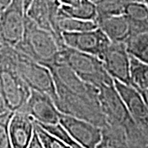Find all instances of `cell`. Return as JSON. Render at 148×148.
Masks as SVG:
<instances>
[{"label":"cell","instance_id":"6da1fadb","mask_svg":"<svg viewBox=\"0 0 148 148\" xmlns=\"http://www.w3.org/2000/svg\"><path fill=\"white\" fill-rule=\"evenodd\" d=\"M16 48L3 45L0 49V95L8 110H21L32 90L16 71Z\"/></svg>","mask_w":148,"mask_h":148},{"label":"cell","instance_id":"7a4b0ae2","mask_svg":"<svg viewBox=\"0 0 148 148\" xmlns=\"http://www.w3.org/2000/svg\"><path fill=\"white\" fill-rule=\"evenodd\" d=\"M64 45L52 33L38 27L27 16L23 36L15 48L34 61L49 68L60 59L61 47Z\"/></svg>","mask_w":148,"mask_h":148},{"label":"cell","instance_id":"3957f363","mask_svg":"<svg viewBox=\"0 0 148 148\" xmlns=\"http://www.w3.org/2000/svg\"><path fill=\"white\" fill-rule=\"evenodd\" d=\"M58 99L55 102L60 113L89 121L99 127L107 123L98 100V88L92 86L88 91H75L56 85Z\"/></svg>","mask_w":148,"mask_h":148},{"label":"cell","instance_id":"277c9868","mask_svg":"<svg viewBox=\"0 0 148 148\" xmlns=\"http://www.w3.org/2000/svg\"><path fill=\"white\" fill-rule=\"evenodd\" d=\"M60 58L81 79L96 88L114 82L106 72L99 57L81 52L64 45L61 47Z\"/></svg>","mask_w":148,"mask_h":148},{"label":"cell","instance_id":"5b68a950","mask_svg":"<svg viewBox=\"0 0 148 148\" xmlns=\"http://www.w3.org/2000/svg\"><path fill=\"white\" fill-rule=\"evenodd\" d=\"M16 51L15 66L22 79L31 90L47 94L55 103L58 99V95L51 70L46 66L34 61L17 49Z\"/></svg>","mask_w":148,"mask_h":148},{"label":"cell","instance_id":"8992f818","mask_svg":"<svg viewBox=\"0 0 148 148\" xmlns=\"http://www.w3.org/2000/svg\"><path fill=\"white\" fill-rule=\"evenodd\" d=\"M98 100L107 123L122 126L127 130L136 125L127 110L125 102L113 83L98 88Z\"/></svg>","mask_w":148,"mask_h":148},{"label":"cell","instance_id":"52a82bcc","mask_svg":"<svg viewBox=\"0 0 148 148\" xmlns=\"http://www.w3.org/2000/svg\"><path fill=\"white\" fill-rule=\"evenodd\" d=\"M26 16L24 0H12L5 10L0 12L1 36L4 45L15 47L21 41Z\"/></svg>","mask_w":148,"mask_h":148},{"label":"cell","instance_id":"ba28073f","mask_svg":"<svg viewBox=\"0 0 148 148\" xmlns=\"http://www.w3.org/2000/svg\"><path fill=\"white\" fill-rule=\"evenodd\" d=\"M100 58L113 79L133 86L130 76V54L125 43L111 42Z\"/></svg>","mask_w":148,"mask_h":148},{"label":"cell","instance_id":"9c48e42d","mask_svg":"<svg viewBox=\"0 0 148 148\" xmlns=\"http://www.w3.org/2000/svg\"><path fill=\"white\" fill-rule=\"evenodd\" d=\"M62 36L64 45L68 47L99 58L111 43L99 27L79 32H64Z\"/></svg>","mask_w":148,"mask_h":148},{"label":"cell","instance_id":"30bf717a","mask_svg":"<svg viewBox=\"0 0 148 148\" xmlns=\"http://www.w3.org/2000/svg\"><path fill=\"white\" fill-rule=\"evenodd\" d=\"M59 123L85 148H96L102 140V128L89 121L61 113Z\"/></svg>","mask_w":148,"mask_h":148},{"label":"cell","instance_id":"8fae6325","mask_svg":"<svg viewBox=\"0 0 148 148\" xmlns=\"http://www.w3.org/2000/svg\"><path fill=\"white\" fill-rule=\"evenodd\" d=\"M19 111L27 113L36 123L42 125L57 124L61 114L49 95L33 90L27 104Z\"/></svg>","mask_w":148,"mask_h":148},{"label":"cell","instance_id":"7c38bea8","mask_svg":"<svg viewBox=\"0 0 148 148\" xmlns=\"http://www.w3.org/2000/svg\"><path fill=\"white\" fill-rule=\"evenodd\" d=\"M117 90L121 95L129 114L138 129L148 138V107L135 87L114 81Z\"/></svg>","mask_w":148,"mask_h":148},{"label":"cell","instance_id":"4fadbf2b","mask_svg":"<svg viewBox=\"0 0 148 148\" xmlns=\"http://www.w3.org/2000/svg\"><path fill=\"white\" fill-rule=\"evenodd\" d=\"M8 131L12 147L27 148L35 132V120L23 111L13 112Z\"/></svg>","mask_w":148,"mask_h":148},{"label":"cell","instance_id":"5bb4252c","mask_svg":"<svg viewBox=\"0 0 148 148\" xmlns=\"http://www.w3.org/2000/svg\"><path fill=\"white\" fill-rule=\"evenodd\" d=\"M95 22L113 43H125L132 36L129 22L124 15L97 19Z\"/></svg>","mask_w":148,"mask_h":148},{"label":"cell","instance_id":"9a60e30c","mask_svg":"<svg viewBox=\"0 0 148 148\" xmlns=\"http://www.w3.org/2000/svg\"><path fill=\"white\" fill-rule=\"evenodd\" d=\"M123 15L129 22L132 36L148 33V7L143 2L128 3Z\"/></svg>","mask_w":148,"mask_h":148},{"label":"cell","instance_id":"2e32d148","mask_svg":"<svg viewBox=\"0 0 148 148\" xmlns=\"http://www.w3.org/2000/svg\"><path fill=\"white\" fill-rule=\"evenodd\" d=\"M101 128L102 140L96 148H130L124 127L106 123Z\"/></svg>","mask_w":148,"mask_h":148},{"label":"cell","instance_id":"e0dca14e","mask_svg":"<svg viewBox=\"0 0 148 148\" xmlns=\"http://www.w3.org/2000/svg\"><path fill=\"white\" fill-rule=\"evenodd\" d=\"M60 12L65 15L86 21H96L97 9L95 2L90 0H81L74 6L61 5Z\"/></svg>","mask_w":148,"mask_h":148},{"label":"cell","instance_id":"ac0fdd59","mask_svg":"<svg viewBox=\"0 0 148 148\" xmlns=\"http://www.w3.org/2000/svg\"><path fill=\"white\" fill-rule=\"evenodd\" d=\"M57 27L61 34L64 32H79L97 28V23L95 21H86L72 16H67L59 10L57 18Z\"/></svg>","mask_w":148,"mask_h":148},{"label":"cell","instance_id":"d6986e66","mask_svg":"<svg viewBox=\"0 0 148 148\" xmlns=\"http://www.w3.org/2000/svg\"><path fill=\"white\" fill-rule=\"evenodd\" d=\"M133 2H143V0H98L95 2L97 9L96 20L123 15L127 4Z\"/></svg>","mask_w":148,"mask_h":148},{"label":"cell","instance_id":"ffe728a7","mask_svg":"<svg viewBox=\"0 0 148 148\" xmlns=\"http://www.w3.org/2000/svg\"><path fill=\"white\" fill-rule=\"evenodd\" d=\"M130 56L148 64V33L133 35L125 42Z\"/></svg>","mask_w":148,"mask_h":148},{"label":"cell","instance_id":"44dd1931","mask_svg":"<svg viewBox=\"0 0 148 148\" xmlns=\"http://www.w3.org/2000/svg\"><path fill=\"white\" fill-rule=\"evenodd\" d=\"M130 76L137 90L148 89V64L130 56Z\"/></svg>","mask_w":148,"mask_h":148},{"label":"cell","instance_id":"7402d4cb","mask_svg":"<svg viewBox=\"0 0 148 148\" xmlns=\"http://www.w3.org/2000/svg\"><path fill=\"white\" fill-rule=\"evenodd\" d=\"M35 131L40 138L45 148H70L62 140L48 132L46 129L35 121Z\"/></svg>","mask_w":148,"mask_h":148},{"label":"cell","instance_id":"603a6c76","mask_svg":"<svg viewBox=\"0 0 148 148\" xmlns=\"http://www.w3.org/2000/svg\"><path fill=\"white\" fill-rule=\"evenodd\" d=\"M40 125L45 129H46L48 132H49L51 134H53L55 137L59 138L60 140H62L71 148H85L80 143L76 142L59 123L57 124H52V125H42V124Z\"/></svg>","mask_w":148,"mask_h":148},{"label":"cell","instance_id":"cb8c5ba5","mask_svg":"<svg viewBox=\"0 0 148 148\" xmlns=\"http://www.w3.org/2000/svg\"><path fill=\"white\" fill-rule=\"evenodd\" d=\"M12 113L8 110L0 114V148H13L8 131V125Z\"/></svg>","mask_w":148,"mask_h":148},{"label":"cell","instance_id":"d4e9b609","mask_svg":"<svg viewBox=\"0 0 148 148\" xmlns=\"http://www.w3.org/2000/svg\"><path fill=\"white\" fill-rule=\"evenodd\" d=\"M27 148H45L36 131L34 132V135H33L32 140H31L30 143L28 144Z\"/></svg>","mask_w":148,"mask_h":148},{"label":"cell","instance_id":"484cf974","mask_svg":"<svg viewBox=\"0 0 148 148\" xmlns=\"http://www.w3.org/2000/svg\"><path fill=\"white\" fill-rule=\"evenodd\" d=\"M62 5L74 6L79 3L81 0H59Z\"/></svg>","mask_w":148,"mask_h":148},{"label":"cell","instance_id":"4316f807","mask_svg":"<svg viewBox=\"0 0 148 148\" xmlns=\"http://www.w3.org/2000/svg\"><path fill=\"white\" fill-rule=\"evenodd\" d=\"M12 0H0V12L4 11L10 4Z\"/></svg>","mask_w":148,"mask_h":148},{"label":"cell","instance_id":"83f0119b","mask_svg":"<svg viewBox=\"0 0 148 148\" xmlns=\"http://www.w3.org/2000/svg\"><path fill=\"white\" fill-rule=\"evenodd\" d=\"M139 92H140V94L142 95V97H143V101H145V103H146V105L148 107V89H145V90H138Z\"/></svg>","mask_w":148,"mask_h":148},{"label":"cell","instance_id":"f1b7e54d","mask_svg":"<svg viewBox=\"0 0 148 148\" xmlns=\"http://www.w3.org/2000/svg\"><path fill=\"white\" fill-rule=\"evenodd\" d=\"M6 111H8V109H7V107H6L5 103H4L3 100L2 96L0 95V114H3Z\"/></svg>","mask_w":148,"mask_h":148},{"label":"cell","instance_id":"f546056e","mask_svg":"<svg viewBox=\"0 0 148 148\" xmlns=\"http://www.w3.org/2000/svg\"><path fill=\"white\" fill-rule=\"evenodd\" d=\"M33 0H24V7H25V10H26V14H27V11L29 8V6L31 5L32 2Z\"/></svg>","mask_w":148,"mask_h":148},{"label":"cell","instance_id":"4dcf8cb0","mask_svg":"<svg viewBox=\"0 0 148 148\" xmlns=\"http://www.w3.org/2000/svg\"><path fill=\"white\" fill-rule=\"evenodd\" d=\"M4 44L3 42V39H2V36H1V29H0V49L2 48V46Z\"/></svg>","mask_w":148,"mask_h":148},{"label":"cell","instance_id":"1f68e13d","mask_svg":"<svg viewBox=\"0 0 148 148\" xmlns=\"http://www.w3.org/2000/svg\"><path fill=\"white\" fill-rule=\"evenodd\" d=\"M143 3L148 7V0H143Z\"/></svg>","mask_w":148,"mask_h":148},{"label":"cell","instance_id":"d6a6232c","mask_svg":"<svg viewBox=\"0 0 148 148\" xmlns=\"http://www.w3.org/2000/svg\"><path fill=\"white\" fill-rule=\"evenodd\" d=\"M90 1H92V2H96V1H98V0H90Z\"/></svg>","mask_w":148,"mask_h":148}]
</instances>
